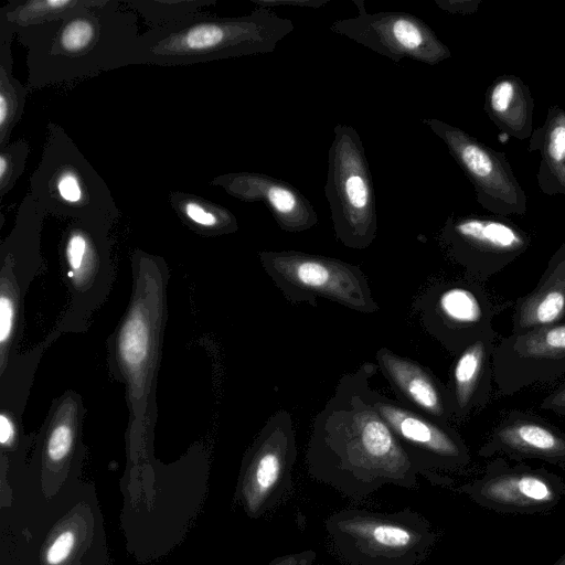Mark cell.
Here are the masks:
<instances>
[{
    "label": "cell",
    "instance_id": "cell-1",
    "mask_svg": "<svg viewBox=\"0 0 565 565\" xmlns=\"http://www.w3.org/2000/svg\"><path fill=\"white\" fill-rule=\"evenodd\" d=\"M376 367L365 362L342 375L313 419L306 451L310 477L353 499L386 484L414 489L425 475L370 402Z\"/></svg>",
    "mask_w": 565,
    "mask_h": 565
},
{
    "label": "cell",
    "instance_id": "cell-2",
    "mask_svg": "<svg viewBox=\"0 0 565 565\" xmlns=\"http://www.w3.org/2000/svg\"><path fill=\"white\" fill-rule=\"evenodd\" d=\"M120 1L93 3L64 19L18 32L26 47L29 85L42 87L138 63L139 29Z\"/></svg>",
    "mask_w": 565,
    "mask_h": 565
},
{
    "label": "cell",
    "instance_id": "cell-3",
    "mask_svg": "<svg viewBox=\"0 0 565 565\" xmlns=\"http://www.w3.org/2000/svg\"><path fill=\"white\" fill-rule=\"evenodd\" d=\"M164 267L151 257L134 262V289L129 306L108 339L113 376L126 388L134 424H152L154 393L167 317Z\"/></svg>",
    "mask_w": 565,
    "mask_h": 565
},
{
    "label": "cell",
    "instance_id": "cell-4",
    "mask_svg": "<svg viewBox=\"0 0 565 565\" xmlns=\"http://www.w3.org/2000/svg\"><path fill=\"white\" fill-rule=\"evenodd\" d=\"M295 29L268 8L231 18L199 15L140 35L138 63L182 65L271 53Z\"/></svg>",
    "mask_w": 565,
    "mask_h": 565
},
{
    "label": "cell",
    "instance_id": "cell-5",
    "mask_svg": "<svg viewBox=\"0 0 565 565\" xmlns=\"http://www.w3.org/2000/svg\"><path fill=\"white\" fill-rule=\"evenodd\" d=\"M326 530L350 565H416L436 542L430 523L408 508L390 513L343 509L327 519Z\"/></svg>",
    "mask_w": 565,
    "mask_h": 565
},
{
    "label": "cell",
    "instance_id": "cell-6",
    "mask_svg": "<svg viewBox=\"0 0 565 565\" xmlns=\"http://www.w3.org/2000/svg\"><path fill=\"white\" fill-rule=\"evenodd\" d=\"M324 194L335 238L352 249L367 248L377 233L375 192L361 137L351 125L333 129Z\"/></svg>",
    "mask_w": 565,
    "mask_h": 565
},
{
    "label": "cell",
    "instance_id": "cell-7",
    "mask_svg": "<svg viewBox=\"0 0 565 565\" xmlns=\"http://www.w3.org/2000/svg\"><path fill=\"white\" fill-rule=\"evenodd\" d=\"M259 262L291 303L316 306L326 298L361 313L380 310L360 267L338 258L299 250H264Z\"/></svg>",
    "mask_w": 565,
    "mask_h": 565
},
{
    "label": "cell",
    "instance_id": "cell-8",
    "mask_svg": "<svg viewBox=\"0 0 565 565\" xmlns=\"http://www.w3.org/2000/svg\"><path fill=\"white\" fill-rule=\"evenodd\" d=\"M414 309L426 333L455 355L493 329V305L471 278L428 286Z\"/></svg>",
    "mask_w": 565,
    "mask_h": 565
},
{
    "label": "cell",
    "instance_id": "cell-9",
    "mask_svg": "<svg viewBox=\"0 0 565 565\" xmlns=\"http://www.w3.org/2000/svg\"><path fill=\"white\" fill-rule=\"evenodd\" d=\"M297 459L292 417L286 409L275 412L246 452L238 482V495L252 518L276 508L291 487Z\"/></svg>",
    "mask_w": 565,
    "mask_h": 565
},
{
    "label": "cell",
    "instance_id": "cell-10",
    "mask_svg": "<svg viewBox=\"0 0 565 565\" xmlns=\"http://www.w3.org/2000/svg\"><path fill=\"white\" fill-rule=\"evenodd\" d=\"M439 243L471 279L484 281L521 256L531 239L505 216L450 215L440 228Z\"/></svg>",
    "mask_w": 565,
    "mask_h": 565
},
{
    "label": "cell",
    "instance_id": "cell-11",
    "mask_svg": "<svg viewBox=\"0 0 565 565\" xmlns=\"http://www.w3.org/2000/svg\"><path fill=\"white\" fill-rule=\"evenodd\" d=\"M473 185L477 202L493 215H524L527 199L503 152L437 118H423Z\"/></svg>",
    "mask_w": 565,
    "mask_h": 565
},
{
    "label": "cell",
    "instance_id": "cell-12",
    "mask_svg": "<svg viewBox=\"0 0 565 565\" xmlns=\"http://www.w3.org/2000/svg\"><path fill=\"white\" fill-rule=\"evenodd\" d=\"M456 491L497 513L542 514L559 504L565 495V480L546 468H534L523 461L510 465L498 456L479 478Z\"/></svg>",
    "mask_w": 565,
    "mask_h": 565
},
{
    "label": "cell",
    "instance_id": "cell-13",
    "mask_svg": "<svg viewBox=\"0 0 565 565\" xmlns=\"http://www.w3.org/2000/svg\"><path fill=\"white\" fill-rule=\"evenodd\" d=\"M358 15L331 23L333 33L398 63L411 58L436 65L451 56L448 46L439 40L433 29L420 18L395 11L370 13L364 0H352Z\"/></svg>",
    "mask_w": 565,
    "mask_h": 565
},
{
    "label": "cell",
    "instance_id": "cell-14",
    "mask_svg": "<svg viewBox=\"0 0 565 565\" xmlns=\"http://www.w3.org/2000/svg\"><path fill=\"white\" fill-rule=\"evenodd\" d=\"M367 395L371 404L425 476H429L431 470L460 471L470 465L469 448L451 424L425 416L371 386Z\"/></svg>",
    "mask_w": 565,
    "mask_h": 565
},
{
    "label": "cell",
    "instance_id": "cell-15",
    "mask_svg": "<svg viewBox=\"0 0 565 565\" xmlns=\"http://www.w3.org/2000/svg\"><path fill=\"white\" fill-rule=\"evenodd\" d=\"M492 371L497 390L504 396L565 375V318L501 339L493 349Z\"/></svg>",
    "mask_w": 565,
    "mask_h": 565
},
{
    "label": "cell",
    "instance_id": "cell-16",
    "mask_svg": "<svg viewBox=\"0 0 565 565\" xmlns=\"http://www.w3.org/2000/svg\"><path fill=\"white\" fill-rule=\"evenodd\" d=\"M65 275L72 296L71 320L63 326L64 330H79L84 318L100 306L108 295L114 278L106 249L100 250L96 242L84 231H73L64 247ZM67 329V330H68Z\"/></svg>",
    "mask_w": 565,
    "mask_h": 565
},
{
    "label": "cell",
    "instance_id": "cell-17",
    "mask_svg": "<svg viewBox=\"0 0 565 565\" xmlns=\"http://www.w3.org/2000/svg\"><path fill=\"white\" fill-rule=\"evenodd\" d=\"M478 455H502L516 462L537 459L565 469V434L540 416L513 411L492 429Z\"/></svg>",
    "mask_w": 565,
    "mask_h": 565
},
{
    "label": "cell",
    "instance_id": "cell-18",
    "mask_svg": "<svg viewBox=\"0 0 565 565\" xmlns=\"http://www.w3.org/2000/svg\"><path fill=\"white\" fill-rule=\"evenodd\" d=\"M220 184L245 202H263L280 230L300 233L318 223L311 202L292 184L257 172L232 173L220 178Z\"/></svg>",
    "mask_w": 565,
    "mask_h": 565
},
{
    "label": "cell",
    "instance_id": "cell-19",
    "mask_svg": "<svg viewBox=\"0 0 565 565\" xmlns=\"http://www.w3.org/2000/svg\"><path fill=\"white\" fill-rule=\"evenodd\" d=\"M375 359L398 402L435 420L452 422L447 385L428 367L387 348L379 349Z\"/></svg>",
    "mask_w": 565,
    "mask_h": 565
},
{
    "label": "cell",
    "instance_id": "cell-20",
    "mask_svg": "<svg viewBox=\"0 0 565 565\" xmlns=\"http://www.w3.org/2000/svg\"><path fill=\"white\" fill-rule=\"evenodd\" d=\"M495 340L497 332L492 329L456 354L447 384L452 420L462 422L473 411L488 404L493 380L492 353Z\"/></svg>",
    "mask_w": 565,
    "mask_h": 565
},
{
    "label": "cell",
    "instance_id": "cell-21",
    "mask_svg": "<svg viewBox=\"0 0 565 565\" xmlns=\"http://www.w3.org/2000/svg\"><path fill=\"white\" fill-rule=\"evenodd\" d=\"M565 318V242L554 252L535 288L515 301L512 333L551 326Z\"/></svg>",
    "mask_w": 565,
    "mask_h": 565
},
{
    "label": "cell",
    "instance_id": "cell-22",
    "mask_svg": "<svg viewBox=\"0 0 565 565\" xmlns=\"http://www.w3.org/2000/svg\"><path fill=\"white\" fill-rule=\"evenodd\" d=\"M484 110L505 135L518 140L533 132L534 100L529 86L515 75H501L488 87Z\"/></svg>",
    "mask_w": 565,
    "mask_h": 565
},
{
    "label": "cell",
    "instance_id": "cell-23",
    "mask_svg": "<svg viewBox=\"0 0 565 565\" xmlns=\"http://www.w3.org/2000/svg\"><path fill=\"white\" fill-rule=\"evenodd\" d=\"M529 151L540 152V190L546 195L565 194V109L548 108L545 121L530 137Z\"/></svg>",
    "mask_w": 565,
    "mask_h": 565
},
{
    "label": "cell",
    "instance_id": "cell-24",
    "mask_svg": "<svg viewBox=\"0 0 565 565\" xmlns=\"http://www.w3.org/2000/svg\"><path fill=\"white\" fill-rule=\"evenodd\" d=\"M90 0H32L10 2L1 11V26L11 33L67 18L89 7Z\"/></svg>",
    "mask_w": 565,
    "mask_h": 565
},
{
    "label": "cell",
    "instance_id": "cell-25",
    "mask_svg": "<svg viewBox=\"0 0 565 565\" xmlns=\"http://www.w3.org/2000/svg\"><path fill=\"white\" fill-rule=\"evenodd\" d=\"M23 290L14 268V260L2 262L0 274V367L11 359L13 343L21 333V300Z\"/></svg>",
    "mask_w": 565,
    "mask_h": 565
},
{
    "label": "cell",
    "instance_id": "cell-26",
    "mask_svg": "<svg viewBox=\"0 0 565 565\" xmlns=\"http://www.w3.org/2000/svg\"><path fill=\"white\" fill-rule=\"evenodd\" d=\"M134 11L138 12L151 29H163L181 24L203 13L205 7L213 1H126Z\"/></svg>",
    "mask_w": 565,
    "mask_h": 565
},
{
    "label": "cell",
    "instance_id": "cell-27",
    "mask_svg": "<svg viewBox=\"0 0 565 565\" xmlns=\"http://www.w3.org/2000/svg\"><path fill=\"white\" fill-rule=\"evenodd\" d=\"M28 88L12 76L11 68L0 65V145L1 149L21 117Z\"/></svg>",
    "mask_w": 565,
    "mask_h": 565
},
{
    "label": "cell",
    "instance_id": "cell-28",
    "mask_svg": "<svg viewBox=\"0 0 565 565\" xmlns=\"http://www.w3.org/2000/svg\"><path fill=\"white\" fill-rule=\"evenodd\" d=\"M28 154L25 143L8 146V149H1L0 156V189L1 194H6L15 183L17 179L24 169Z\"/></svg>",
    "mask_w": 565,
    "mask_h": 565
},
{
    "label": "cell",
    "instance_id": "cell-29",
    "mask_svg": "<svg viewBox=\"0 0 565 565\" xmlns=\"http://www.w3.org/2000/svg\"><path fill=\"white\" fill-rule=\"evenodd\" d=\"M75 546V534L71 530L61 532L49 545L45 553L47 565H60L71 555Z\"/></svg>",
    "mask_w": 565,
    "mask_h": 565
},
{
    "label": "cell",
    "instance_id": "cell-30",
    "mask_svg": "<svg viewBox=\"0 0 565 565\" xmlns=\"http://www.w3.org/2000/svg\"><path fill=\"white\" fill-rule=\"evenodd\" d=\"M20 414L2 407L0 413V444L2 448H11L18 441L21 434Z\"/></svg>",
    "mask_w": 565,
    "mask_h": 565
},
{
    "label": "cell",
    "instance_id": "cell-31",
    "mask_svg": "<svg viewBox=\"0 0 565 565\" xmlns=\"http://www.w3.org/2000/svg\"><path fill=\"white\" fill-rule=\"evenodd\" d=\"M540 408L565 417V380L540 403Z\"/></svg>",
    "mask_w": 565,
    "mask_h": 565
},
{
    "label": "cell",
    "instance_id": "cell-32",
    "mask_svg": "<svg viewBox=\"0 0 565 565\" xmlns=\"http://www.w3.org/2000/svg\"><path fill=\"white\" fill-rule=\"evenodd\" d=\"M257 7L276 8V7H292V8H312L319 9L330 0H252Z\"/></svg>",
    "mask_w": 565,
    "mask_h": 565
},
{
    "label": "cell",
    "instance_id": "cell-33",
    "mask_svg": "<svg viewBox=\"0 0 565 565\" xmlns=\"http://www.w3.org/2000/svg\"><path fill=\"white\" fill-rule=\"evenodd\" d=\"M57 190L62 199L67 202H78L82 198V190L77 178L72 173H65L57 182Z\"/></svg>",
    "mask_w": 565,
    "mask_h": 565
},
{
    "label": "cell",
    "instance_id": "cell-34",
    "mask_svg": "<svg viewBox=\"0 0 565 565\" xmlns=\"http://www.w3.org/2000/svg\"><path fill=\"white\" fill-rule=\"evenodd\" d=\"M436 6L452 14H470L478 10L480 0H435Z\"/></svg>",
    "mask_w": 565,
    "mask_h": 565
},
{
    "label": "cell",
    "instance_id": "cell-35",
    "mask_svg": "<svg viewBox=\"0 0 565 565\" xmlns=\"http://www.w3.org/2000/svg\"><path fill=\"white\" fill-rule=\"evenodd\" d=\"M316 558L317 554L313 550H306L278 556L267 565H313Z\"/></svg>",
    "mask_w": 565,
    "mask_h": 565
},
{
    "label": "cell",
    "instance_id": "cell-36",
    "mask_svg": "<svg viewBox=\"0 0 565 565\" xmlns=\"http://www.w3.org/2000/svg\"><path fill=\"white\" fill-rule=\"evenodd\" d=\"M554 565H565V552Z\"/></svg>",
    "mask_w": 565,
    "mask_h": 565
}]
</instances>
